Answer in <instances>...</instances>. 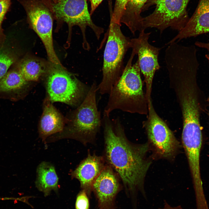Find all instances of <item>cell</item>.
<instances>
[{
	"instance_id": "cell-21",
	"label": "cell",
	"mask_w": 209,
	"mask_h": 209,
	"mask_svg": "<svg viewBox=\"0 0 209 209\" xmlns=\"http://www.w3.org/2000/svg\"><path fill=\"white\" fill-rule=\"evenodd\" d=\"M11 3V0H0V49L3 47L6 39L2 24Z\"/></svg>"
},
{
	"instance_id": "cell-15",
	"label": "cell",
	"mask_w": 209,
	"mask_h": 209,
	"mask_svg": "<svg viewBox=\"0 0 209 209\" xmlns=\"http://www.w3.org/2000/svg\"><path fill=\"white\" fill-rule=\"evenodd\" d=\"M149 0H128L126 3L120 23L125 25L133 35L137 31L145 30L141 13Z\"/></svg>"
},
{
	"instance_id": "cell-25",
	"label": "cell",
	"mask_w": 209,
	"mask_h": 209,
	"mask_svg": "<svg viewBox=\"0 0 209 209\" xmlns=\"http://www.w3.org/2000/svg\"><path fill=\"white\" fill-rule=\"evenodd\" d=\"M159 209H183L180 206L172 207L170 205L165 201H164V206L163 208Z\"/></svg>"
},
{
	"instance_id": "cell-20",
	"label": "cell",
	"mask_w": 209,
	"mask_h": 209,
	"mask_svg": "<svg viewBox=\"0 0 209 209\" xmlns=\"http://www.w3.org/2000/svg\"><path fill=\"white\" fill-rule=\"evenodd\" d=\"M128 0H116L113 10L112 9V2L109 3L110 19L121 25L120 19Z\"/></svg>"
},
{
	"instance_id": "cell-17",
	"label": "cell",
	"mask_w": 209,
	"mask_h": 209,
	"mask_svg": "<svg viewBox=\"0 0 209 209\" xmlns=\"http://www.w3.org/2000/svg\"><path fill=\"white\" fill-rule=\"evenodd\" d=\"M44 64L33 59H26L20 63L18 69L28 82L36 81L45 71Z\"/></svg>"
},
{
	"instance_id": "cell-19",
	"label": "cell",
	"mask_w": 209,
	"mask_h": 209,
	"mask_svg": "<svg viewBox=\"0 0 209 209\" xmlns=\"http://www.w3.org/2000/svg\"><path fill=\"white\" fill-rule=\"evenodd\" d=\"M2 49H0V80L6 74L16 60L15 56L12 53Z\"/></svg>"
},
{
	"instance_id": "cell-27",
	"label": "cell",
	"mask_w": 209,
	"mask_h": 209,
	"mask_svg": "<svg viewBox=\"0 0 209 209\" xmlns=\"http://www.w3.org/2000/svg\"><path fill=\"white\" fill-rule=\"evenodd\" d=\"M207 58V59L208 60V63H209V57H208V58Z\"/></svg>"
},
{
	"instance_id": "cell-4",
	"label": "cell",
	"mask_w": 209,
	"mask_h": 209,
	"mask_svg": "<svg viewBox=\"0 0 209 209\" xmlns=\"http://www.w3.org/2000/svg\"><path fill=\"white\" fill-rule=\"evenodd\" d=\"M97 86L96 82L82 103L71 115L67 128L70 137L85 144L93 142L102 126V118L96 102Z\"/></svg>"
},
{
	"instance_id": "cell-2",
	"label": "cell",
	"mask_w": 209,
	"mask_h": 209,
	"mask_svg": "<svg viewBox=\"0 0 209 209\" xmlns=\"http://www.w3.org/2000/svg\"><path fill=\"white\" fill-rule=\"evenodd\" d=\"M132 53L119 79L109 94L103 114L110 116L115 110L141 115H147L148 104L143 90V81L138 59L133 64Z\"/></svg>"
},
{
	"instance_id": "cell-26",
	"label": "cell",
	"mask_w": 209,
	"mask_h": 209,
	"mask_svg": "<svg viewBox=\"0 0 209 209\" xmlns=\"http://www.w3.org/2000/svg\"><path fill=\"white\" fill-rule=\"evenodd\" d=\"M208 107H209V97L208 98ZM208 114L209 117V109L208 111Z\"/></svg>"
},
{
	"instance_id": "cell-23",
	"label": "cell",
	"mask_w": 209,
	"mask_h": 209,
	"mask_svg": "<svg viewBox=\"0 0 209 209\" xmlns=\"http://www.w3.org/2000/svg\"><path fill=\"white\" fill-rule=\"evenodd\" d=\"M90 1L91 4L90 14L92 15L100 4L103 0H86Z\"/></svg>"
},
{
	"instance_id": "cell-11",
	"label": "cell",
	"mask_w": 209,
	"mask_h": 209,
	"mask_svg": "<svg viewBox=\"0 0 209 209\" xmlns=\"http://www.w3.org/2000/svg\"><path fill=\"white\" fill-rule=\"evenodd\" d=\"M120 189L118 179L113 169L109 165H105L92 185L98 209H114L116 197Z\"/></svg>"
},
{
	"instance_id": "cell-6",
	"label": "cell",
	"mask_w": 209,
	"mask_h": 209,
	"mask_svg": "<svg viewBox=\"0 0 209 209\" xmlns=\"http://www.w3.org/2000/svg\"><path fill=\"white\" fill-rule=\"evenodd\" d=\"M190 0H149L144 9L152 5L155 8L151 14L143 17L144 29L155 28L161 33L170 27L179 32L190 18L187 8Z\"/></svg>"
},
{
	"instance_id": "cell-10",
	"label": "cell",
	"mask_w": 209,
	"mask_h": 209,
	"mask_svg": "<svg viewBox=\"0 0 209 209\" xmlns=\"http://www.w3.org/2000/svg\"><path fill=\"white\" fill-rule=\"evenodd\" d=\"M151 33L143 30L137 38L131 39V48L138 56L140 72L144 77L148 103L152 100V84L155 73L161 67L158 56L161 48L149 44L148 40Z\"/></svg>"
},
{
	"instance_id": "cell-7",
	"label": "cell",
	"mask_w": 209,
	"mask_h": 209,
	"mask_svg": "<svg viewBox=\"0 0 209 209\" xmlns=\"http://www.w3.org/2000/svg\"><path fill=\"white\" fill-rule=\"evenodd\" d=\"M57 18L67 23L69 25L78 26L83 36V46L89 51L90 46L88 42L86 31L88 27L94 32L99 39L104 32V29L93 22L88 10L86 0H43Z\"/></svg>"
},
{
	"instance_id": "cell-8",
	"label": "cell",
	"mask_w": 209,
	"mask_h": 209,
	"mask_svg": "<svg viewBox=\"0 0 209 209\" xmlns=\"http://www.w3.org/2000/svg\"><path fill=\"white\" fill-rule=\"evenodd\" d=\"M147 115L143 125L154 152L161 158H174L179 149V144L167 124L157 113L152 100L148 103Z\"/></svg>"
},
{
	"instance_id": "cell-14",
	"label": "cell",
	"mask_w": 209,
	"mask_h": 209,
	"mask_svg": "<svg viewBox=\"0 0 209 209\" xmlns=\"http://www.w3.org/2000/svg\"><path fill=\"white\" fill-rule=\"evenodd\" d=\"M48 100L45 103L39 125V136L44 140L51 135L61 132L64 125L63 116Z\"/></svg>"
},
{
	"instance_id": "cell-16",
	"label": "cell",
	"mask_w": 209,
	"mask_h": 209,
	"mask_svg": "<svg viewBox=\"0 0 209 209\" xmlns=\"http://www.w3.org/2000/svg\"><path fill=\"white\" fill-rule=\"evenodd\" d=\"M36 185L38 189L45 196L52 190H58V178L54 167L50 163L44 162L38 166Z\"/></svg>"
},
{
	"instance_id": "cell-12",
	"label": "cell",
	"mask_w": 209,
	"mask_h": 209,
	"mask_svg": "<svg viewBox=\"0 0 209 209\" xmlns=\"http://www.w3.org/2000/svg\"><path fill=\"white\" fill-rule=\"evenodd\" d=\"M209 32V0H199L194 12L186 25L167 44Z\"/></svg>"
},
{
	"instance_id": "cell-5",
	"label": "cell",
	"mask_w": 209,
	"mask_h": 209,
	"mask_svg": "<svg viewBox=\"0 0 209 209\" xmlns=\"http://www.w3.org/2000/svg\"><path fill=\"white\" fill-rule=\"evenodd\" d=\"M54 64L48 71L45 82L49 100L52 103L61 102L78 107L86 97L91 86L80 81L61 65Z\"/></svg>"
},
{
	"instance_id": "cell-3",
	"label": "cell",
	"mask_w": 209,
	"mask_h": 209,
	"mask_svg": "<svg viewBox=\"0 0 209 209\" xmlns=\"http://www.w3.org/2000/svg\"><path fill=\"white\" fill-rule=\"evenodd\" d=\"M121 25L110 19L108 35L104 53L102 77L97 86L101 95L109 94L123 71L124 60L126 53L131 48V39L125 36Z\"/></svg>"
},
{
	"instance_id": "cell-13",
	"label": "cell",
	"mask_w": 209,
	"mask_h": 209,
	"mask_svg": "<svg viewBox=\"0 0 209 209\" xmlns=\"http://www.w3.org/2000/svg\"><path fill=\"white\" fill-rule=\"evenodd\" d=\"M105 166L102 157L89 154L72 172L71 176L79 181L82 190L90 195L94 182Z\"/></svg>"
},
{
	"instance_id": "cell-24",
	"label": "cell",
	"mask_w": 209,
	"mask_h": 209,
	"mask_svg": "<svg viewBox=\"0 0 209 209\" xmlns=\"http://www.w3.org/2000/svg\"><path fill=\"white\" fill-rule=\"evenodd\" d=\"M196 46L201 48L206 49L209 52L205 56L206 58L209 57V42L204 43L199 41H197L195 43Z\"/></svg>"
},
{
	"instance_id": "cell-18",
	"label": "cell",
	"mask_w": 209,
	"mask_h": 209,
	"mask_svg": "<svg viewBox=\"0 0 209 209\" xmlns=\"http://www.w3.org/2000/svg\"><path fill=\"white\" fill-rule=\"evenodd\" d=\"M28 82L18 69L11 70L0 80V92L21 90L26 86Z\"/></svg>"
},
{
	"instance_id": "cell-1",
	"label": "cell",
	"mask_w": 209,
	"mask_h": 209,
	"mask_svg": "<svg viewBox=\"0 0 209 209\" xmlns=\"http://www.w3.org/2000/svg\"><path fill=\"white\" fill-rule=\"evenodd\" d=\"M102 125L107 161L117 172L127 191L139 190L144 193L145 177L152 163L147 155L149 144L129 141L118 117L111 119L110 116L103 114Z\"/></svg>"
},
{
	"instance_id": "cell-9",
	"label": "cell",
	"mask_w": 209,
	"mask_h": 209,
	"mask_svg": "<svg viewBox=\"0 0 209 209\" xmlns=\"http://www.w3.org/2000/svg\"><path fill=\"white\" fill-rule=\"evenodd\" d=\"M24 7L33 29L42 40L48 57L53 64L61 65L53 44L51 11L43 0H18Z\"/></svg>"
},
{
	"instance_id": "cell-22",
	"label": "cell",
	"mask_w": 209,
	"mask_h": 209,
	"mask_svg": "<svg viewBox=\"0 0 209 209\" xmlns=\"http://www.w3.org/2000/svg\"><path fill=\"white\" fill-rule=\"evenodd\" d=\"M87 194L83 190L78 194L75 203L76 209H89V201Z\"/></svg>"
}]
</instances>
